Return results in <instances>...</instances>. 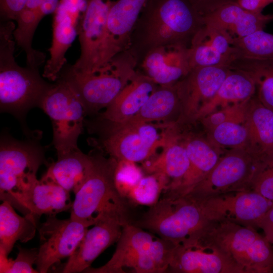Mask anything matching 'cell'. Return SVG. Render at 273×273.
<instances>
[{
	"mask_svg": "<svg viewBox=\"0 0 273 273\" xmlns=\"http://www.w3.org/2000/svg\"><path fill=\"white\" fill-rule=\"evenodd\" d=\"M9 201L15 202L37 220L42 215H56L71 209L73 203L70 192L55 183L37 178Z\"/></svg>",
	"mask_w": 273,
	"mask_h": 273,
	"instance_id": "obj_20",
	"label": "cell"
},
{
	"mask_svg": "<svg viewBox=\"0 0 273 273\" xmlns=\"http://www.w3.org/2000/svg\"><path fill=\"white\" fill-rule=\"evenodd\" d=\"M146 1H112L97 68L128 49L132 31Z\"/></svg>",
	"mask_w": 273,
	"mask_h": 273,
	"instance_id": "obj_16",
	"label": "cell"
},
{
	"mask_svg": "<svg viewBox=\"0 0 273 273\" xmlns=\"http://www.w3.org/2000/svg\"><path fill=\"white\" fill-rule=\"evenodd\" d=\"M117 161L101 154L94 155V163L85 183L75 194L70 218L93 226L99 214L113 213L133 222L128 200L115 183Z\"/></svg>",
	"mask_w": 273,
	"mask_h": 273,
	"instance_id": "obj_5",
	"label": "cell"
},
{
	"mask_svg": "<svg viewBox=\"0 0 273 273\" xmlns=\"http://www.w3.org/2000/svg\"><path fill=\"white\" fill-rule=\"evenodd\" d=\"M229 68L244 72L251 76L258 89V99L273 111V59L241 57L233 61Z\"/></svg>",
	"mask_w": 273,
	"mask_h": 273,
	"instance_id": "obj_31",
	"label": "cell"
},
{
	"mask_svg": "<svg viewBox=\"0 0 273 273\" xmlns=\"http://www.w3.org/2000/svg\"><path fill=\"white\" fill-rule=\"evenodd\" d=\"M243 124L234 122L219 124L211 129L212 139L222 146H241L248 137L247 129Z\"/></svg>",
	"mask_w": 273,
	"mask_h": 273,
	"instance_id": "obj_35",
	"label": "cell"
},
{
	"mask_svg": "<svg viewBox=\"0 0 273 273\" xmlns=\"http://www.w3.org/2000/svg\"><path fill=\"white\" fill-rule=\"evenodd\" d=\"M184 145L190 167L179 185L174 190L166 192L169 194L181 196L188 193L210 172L220 158L209 144L201 139H188Z\"/></svg>",
	"mask_w": 273,
	"mask_h": 273,
	"instance_id": "obj_28",
	"label": "cell"
},
{
	"mask_svg": "<svg viewBox=\"0 0 273 273\" xmlns=\"http://www.w3.org/2000/svg\"><path fill=\"white\" fill-rule=\"evenodd\" d=\"M137 70L158 85L174 84L192 70L189 48L167 44L154 48L138 63Z\"/></svg>",
	"mask_w": 273,
	"mask_h": 273,
	"instance_id": "obj_18",
	"label": "cell"
},
{
	"mask_svg": "<svg viewBox=\"0 0 273 273\" xmlns=\"http://www.w3.org/2000/svg\"><path fill=\"white\" fill-rule=\"evenodd\" d=\"M233 44L238 50L239 58L273 59V34L263 30L243 37L233 38Z\"/></svg>",
	"mask_w": 273,
	"mask_h": 273,
	"instance_id": "obj_33",
	"label": "cell"
},
{
	"mask_svg": "<svg viewBox=\"0 0 273 273\" xmlns=\"http://www.w3.org/2000/svg\"><path fill=\"white\" fill-rule=\"evenodd\" d=\"M158 86L137 70L136 74L99 117L114 122L130 119L138 113Z\"/></svg>",
	"mask_w": 273,
	"mask_h": 273,
	"instance_id": "obj_22",
	"label": "cell"
},
{
	"mask_svg": "<svg viewBox=\"0 0 273 273\" xmlns=\"http://www.w3.org/2000/svg\"><path fill=\"white\" fill-rule=\"evenodd\" d=\"M167 272L175 273H244L228 255L213 245L196 242L177 245Z\"/></svg>",
	"mask_w": 273,
	"mask_h": 273,
	"instance_id": "obj_15",
	"label": "cell"
},
{
	"mask_svg": "<svg viewBox=\"0 0 273 273\" xmlns=\"http://www.w3.org/2000/svg\"><path fill=\"white\" fill-rule=\"evenodd\" d=\"M137 67L136 59L127 49L90 72H76L68 67L61 71L59 78L72 88L87 115H93L113 101L136 74Z\"/></svg>",
	"mask_w": 273,
	"mask_h": 273,
	"instance_id": "obj_4",
	"label": "cell"
},
{
	"mask_svg": "<svg viewBox=\"0 0 273 273\" xmlns=\"http://www.w3.org/2000/svg\"><path fill=\"white\" fill-rule=\"evenodd\" d=\"M177 112L180 117L181 98L178 81L171 85H159L138 113L128 120L149 123L163 121L171 124Z\"/></svg>",
	"mask_w": 273,
	"mask_h": 273,
	"instance_id": "obj_29",
	"label": "cell"
},
{
	"mask_svg": "<svg viewBox=\"0 0 273 273\" xmlns=\"http://www.w3.org/2000/svg\"><path fill=\"white\" fill-rule=\"evenodd\" d=\"M87 125L97 134L98 146L117 161L144 162L165 141V132L160 136L159 127L149 122H114L99 117Z\"/></svg>",
	"mask_w": 273,
	"mask_h": 273,
	"instance_id": "obj_7",
	"label": "cell"
},
{
	"mask_svg": "<svg viewBox=\"0 0 273 273\" xmlns=\"http://www.w3.org/2000/svg\"><path fill=\"white\" fill-rule=\"evenodd\" d=\"M96 223L88 229L78 247L65 263L62 272H84L107 248L117 242L123 226L127 224L118 215L106 213L98 215Z\"/></svg>",
	"mask_w": 273,
	"mask_h": 273,
	"instance_id": "obj_14",
	"label": "cell"
},
{
	"mask_svg": "<svg viewBox=\"0 0 273 273\" xmlns=\"http://www.w3.org/2000/svg\"><path fill=\"white\" fill-rule=\"evenodd\" d=\"M249 190L273 201V157L258 162L251 180Z\"/></svg>",
	"mask_w": 273,
	"mask_h": 273,
	"instance_id": "obj_34",
	"label": "cell"
},
{
	"mask_svg": "<svg viewBox=\"0 0 273 273\" xmlns=\"http://www.w3.org/2000/svg\"><path fill=\"white\" fill-rule=\"evenodd\" d=\"M237 3L243 9L255 12H262L273 0H237Z\"/></svg>",
	"mask_w": 273,
	"mask_h": 273,
	"instance_id": "obj_42",
	"label": "cell"
},
{
	"mask_svg": "<svg viewBox=\"0 0 273 273\" xmlns=\"http://www.w3.org/2000/svg\"><path fill=\"white\" fill-rule=\"evenodd\" d=\"M168 131L162 153L151 161L144 163V169L149 173L163 175L168 181L165 192L174 190L180 184L190 167V160L184 143L177 142V136Z\"/></svg>",
	"mask_w": 273,
	"mask_h": 273,
	"instance_id": "obj_24",
	"label": "cell"
},
{
	"mask_svg": "<svg viewBox=\"0 0 273 273\" xmlns=\"http://www.w3.org/2000/svg\"><path fill=\"white\" fill-rule=\"evenodd\" d=\"M250 100L229 105L208 115L203 118L204 124L212 129L216 125L224 122L245 123Z\"/></svg>",
	"mask_w": 273,
	"mask_h": 273,
	"instance_id": "obj_37",
	"label": "cell"
},
{
	"mask_svg": "<svg viewBox=\"0 0 273 273\" xmlns=\"http://www.w3.org/2000/svg\"><path fill=\"white\" fill-rule=\"evenodd\" d=\"M233 39L227 32L204 24L195 35L189 48L192 69L205 66L229 67L239 58Z\"/></svg>",
	"mask_w": 273,
	"mask_h": 273,
	"instance_id": "obj_19",
	"label": "cell"
},
{
	"mask_svg": "<svg viewBox=\"0 0 273 273\" xmlns=\"http://www.w3.org/2000/svg\"><path fill=\"white\" fill-rule=\"evenodd\" d=\"M26 2L27 0H0L1 16L5 20H16Z\"/></svg>",
	"mask_w": 273,
	"mask_h": 273,
	"instance_id": "obj_39",
	"label": "cell"
},
{
	"mask_svg": "<svg viewBox=\"0 0 273 273\" xmlns=\"http://www.w3.org/2000/svg\"><path fill=\"white\" fill-rule=\"evenodd\" d=\"M245 125L248 140L255 149L253 154L259 159L273 157V111L258 99H250Z\"/></svg>",
	"mask_w": 273,
	"mask_h": 273,
	"instance_id": "obj_27",
	"label": "cell"
},
{
	"mask_svg": "<svg viewBox=\"0 0 273 273\" xmlns=\"http://www.w3.org/2000/svg\"><path fill=\"white\" fill-rule=\"evenodd\" d=\"M200 201L210 220L228 221L255 229L273 205V201L252 190L225 193Z\"/></svg>",
	"mask_w": 273,
	"mask_h": 273,
	"instance_id": "obj_12",
	"label": "cell"
},
{
	"mask_svg": "<svg viewBox=\"0 0 273 273\" xmlns=\"http://www.w3.org/2000/svg\"><path fill=\"white\" fill-rule=\"evenodd\" d=\"M60 0H42L37 9L41 16H45L54 13L56 10Z\"/></svg>",
	"mask_w": 273,
	"mask_h": 273,
	"instance_id": "obj_43",
	"label": "cell"
},
{
	"mask_svg": "<svg viewBox=\"0 0 273 273\" xmlns=\"http://www.w3.org/2000/svg\"><path fill=\"white\" fill-rule=\"evenodd\" d=\"M197 11L204 16L226 4L237 0H189Z\"/></svg>",
	"mask_w": 273,
	"mask_h": 273,
	"instance_id": "obj_40",
	"label": "cell"
},
{
	"mask_svg": "<svg viewBox=\"0 0 273 273\" xmlns=\"http://www.w3.org/2000/svg\"><path fill=\"white\" fill-rule=\"evenodd\" d=\"M259 228L263 230L265 238L273 245V205L261 220Z\"/></svg>",
	"mask_w": 273,
	"mask_h": 273,
	"instance_id": "obj_41",
	"label": "cell"
},
{
	"mask_svg": "<svg viewBox=\"0 0 273 273\" xmlns=\"http://www.w3.org/2000/svg\"><path fill=\"white\" fill-rule=\"evenodd\" d=\"M168 187L167 179L162 174L153 173L143 176L129 191L126 199L135 204L149 207L160 199V194Z\"/></svg>",
	"mask_w": 273,
	"mask_h": 273,
	"instance_id": "obj_32",
	"label": "cell"
},
{
	"mask_svg": "<svg viewBox=\"0 0 273 273\" xmlns=\"http://www.w3.org/2000/svg\"><path fill=\"white\" fill-rule=\"evenodd\" d=\"M134 163L124 161H117L115 183L120 194L126 198L129 191L144 176L141 170Z\"/></svg>",
	"mask_w": 273,
	"mask_h": 273,
	"instance_id": "obj_38",
	"label": "cell"
},
{
	"mask_svg": "<svg viewBox=\"0 0 273 273\" xmlns=\"http://www.w3.org/2000/svg\"></svg>",
	"mask_w": 273,
	"mask_h": 273,
	"instance_id": "obj_45",
	"label": "cell"
},
{
	"mask_svg": "<svg viewBox=\"0 0 273 273\" xmlns=\"http://www.w3.org/2000/svg\"><path fill=\"white\" fill-rule=\"evenodd\" d=\"M195 242L219 249L244 273L273 272V245L253 228L228 221H211Z\"/></svg>",
	"mask_w": 273,
	"mask_h": 273,
	"instance_id": "obj_6",
	"label": "cell"
},
{
	"mask_svg": "<svg viewBox=\"0 0 273 273\" xmlns=\"http://www.w3.org/2000/svg\"><path fill=\"white\" fill-rule=\"evenodd\" d=\"M258 161L253 154L242 151L231 152L220 157L210 172L186 194L203 201L220 194L249 190Z\"/></svg>",
	"mask_w": 273,
	"mask_h": 273,
	"instance_id": "obj_10",
	"label": "cell"
},
{
	"mask_svg": "<svg viewBox=\"0 0 273 273\" xmlns=\"http://www.w3.org/2000/svg\"><path fill=\"white\" fill-rule=\"evenodd\" d=\"M37 220L30 213L18 214L8 200L0 205V253L7 257L17 241L26 243L35 236Z\"/></svg>",
	"mask_w": 273,
	"mask_h": 273,
	"instance_id": "obj_30",
	"label": "cell"
},
{
	"mask_svg": "<svg viewBox=\"0 0 273 273\" xmlns=\"http://www.w3.org/2000/svg\"><path fill=\"white\" fill-rule=\"evenodd\" d=\"M43 98L40 108L52 124L53 143L57 155L79 149L77 141L87 115L85 107L70 85L59 78Z\"/></svg>",
	"mask_w": 273,
	"mask_h": 273,
	"instance_id": "obj_8",
	"label": "cell"
},
{
	"mask_svg": "<svg viewBox=\"0 0 273 273\" xmlns=\"http://www.w3.org/2000/svg\"><path fill=\"white\" fill-rule=\"evenodd\" d=\"M211 220L201 201L188 195L165 193L133 223L176 245L197 241Z\"/></svg>",
	"mask_w": 273,
	"mask_h": 273,
	"instance_id": "obj_3",
	"label": "cell"
},
{
	"mask_svg": "<svg viewBox=\"0 0 273 273\" xmlns=\"http://www.w3.org/2000/svg\"><path fill=\"white\" fill-rule=\"evenodd\" d=\"M156 239L152 234L133 223L125 224L111 259L103 266L89 267L84 272L90 273H124L123 265L130 256L148 249Z\"/></svg>",
	"mask_w": 273,
	"mask_h": 273,
	"instance_id": "obj_26",
	"label": "cell"
},
{
	"mask_svg": "<svg viewBox=\"0 0 273 273\" xmlns=\"http://www.w3.org/2000/svg\"><path fill=\"white\" fill-rule=\"evenodd\" d=\"M231 70L225 66L196 67L180 80L181 113L179 120H194L199 110L215 95Z\"/></svg>",
	"mask_w": 273,
	"mask_h": 273,
	"instance_id": "obj_17",
	"label": "cell"
},
{
	"mask_svg": "<svg viewBox=\"0 0 273 273\" xmlns=\"http://www.w3.org/2000/svg\"><path fill=\"white\" fill-rule=\"evenodd\" d=\"M46 162L42 149L34 142L2 137L0 143L1 200L15 193L37 179L39 167Z\"/></svg>",
	"mask_w": 273,
	"mask_h": 273,
	"instance_id": "obj_9",
	"label": "cell"
},
{
	"mask_svg": "<svg viewBox=\"0 0 273 273\" xmlns=\"http://www.w3.org/2000/svg\"><path fill=\"white\" fill-rule=\"evenodd\" d=\"M41 179L55 183L75 194L87 178L94 163V155H86L80 150L57 155Z\"/></svg>",
	"mask_w": 273,
	"mask_h": 273,
	"instance_id": "obj_23",
	"label": "cell"
},
{
	"mask_svg": "<svg viewBox=\"0 0 273 273\" xmlns=\"http://www.w3.org/2000/svg\"><path fill=\"white\" fill-rule=\"evenodd\" d=\"M89 226L70 218L47 216L38 228L39 245L35 264L38 272H47L54 265L71 256Z\"/></svg>",
	"mask_w": 273,
	"mask_h": 273,
	"instance_id": "obj_11",
	"label": "cell"
},
{
	"mask_svg": "<svg viewBox=\"0 0 273 273\" xmlns=\"http://www.w3.org/2000/svg\"><path fill=\"white\" fill-rule=\"evenodd\" d=\"M42 0H27L24 9L36 10L40 5Z\"/></svg>",
	"mask_w": 273,
	"mask_h": 273,
	"instance_id": "obj_44",
	"label": "cell"
},
{
	"mask_svg": "<svg viewBox=\"0 0 273 273\" xmlns=\"http://www.w3.org/2000/svg\"><path fill=\"white\" fill-rule=\"evenodd\" d=\"M256 88V83L251 76L244 72L231 69L216 93L200 108L194 120L229 105L250 100Z\"/></svg>",
	"mask_w": 273,
	"mask_h": 273,
	"instance_id": "obj_25",
	"label": "cell"
},
{
	"mask_svg": "<svg viewBox=\"0 0 273 273\" xmlns=\"http://www.w3.org/2000/svg\"><path fill=\"white\" fill-rule=\"evenodd\" d=\"M203 19L204 24L223 30L233 38H241L263 30L273 21V14L248 11L235 2L222 5Z\"/></svg>",
	"mask_w": 273,
	"mask_h": 273,
	"instance_id": "obj_21",
	"label": "cell"
},
{
	"mask_svg": "<svg viewBox=\"0 0 273 273\" xmlns=\"http://www.w3.org/2000/svg\"><path fill=\"white\" fill-rule=\"evenodd\" d=\"M15 24L0 25V108L1 112L22 116L30 109L39 107L52 86L40 76L38 68L22 67L14 57Z\"/></svg>",
	"mask_w": 273,
	"mask_h": 273,
	"instance_id": "obj_2",
	"label": "cell"
},
{
	"mask_svg": "<svg viewBox=\"0 0 273 273\" xmlns=\"http://www.w3.org/2000/svg\"><path fill=\"white\" fill-rule=\"evenodd\" d=\"M204 25L189 0H147L132 31L128 49L138 63L150 50L167 44L190 48Z\"/></svg>",
	"mask_w": 273,
	"mask_h": 273,
	"instance_id": "obj_1",
	"label": "cell"
},
{
	"mask_svg": "<svg viewBox=\"0 0 273 273\" xmlns=\"http://www.w3.org/2000/svg\"><path fill=\"white\" fill-rule=\"evenodd\" d=\"M112 2L111 0H87L78 27L81 53L75 64L69 67L72 71L85 73L98 67Z\"/></svg>",
	"mask_w": 273,
	"mask_h": 273,
	"instance_id": "obj_13",
	"label": "cell"
},
{
	"mask_svg": "<svg viewBox=\"0 0 273 273\" xmlns=\"http://www.w3.org/2000/svg\"><path fill=\"white\" fill-rule=\"evenodd\" d=\"M18 253L14 260L1 256V272L7 273H38L33 266L36 263L38 256L36 248L26 249L17 247Z\"/></svg>",
	"mask_w": 273,
	"mask_h": 273,
	"instance_id": "obj_36",
	"label": "cell"
}]
</instances>
